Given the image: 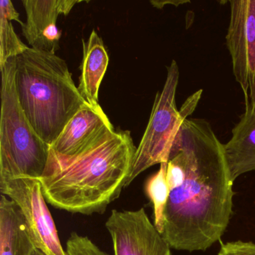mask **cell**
Masks as SVG:
<instances>
[{"label": "cell", "instance_id": "obj_19", "mask_svg": "<svg viewBox=\"0 0 255 255\" xmlns=\"http://www.w3.org/2000/svg\"><path fill=\"white\" fill-rule=\"evenodd\" d=\"M189 2H190L189 1H184V0H183V1H181V0H177V1H156V0L150 1L152 5L155 8H159V9H162L167 4H171L174 6L178 7L179 5L189 3Z\"/></svg>", "mask_w": 255, "mask_h": 255}, {"label": "cell", "instance_id": "obj_3", "mask_svg": "<svg viewBox=\"0 0 255 255\" xmlns=\"http://www.w3.org/2000/svg\"><path fill=\"white\" fill-rule=\"evenodd\" d=\"M16 92L35 132L51 146L86 104L66 62L56 54L26 49L15 57Z\"/></svg>", "mask_w": 255, "mask_h": 255}, {"label": "cell", "instance_id": "obj_14", "mask_svg": "<svg viewBox=\"0 0 255 255\" xmlns=\"http://www.w3.org/2000/svg\"><path fill=\"white\" fill-rule=\"evenodd\" d=\"M168 162L160 164L159 170L147 178L144 185L146 195L153 204L154 226L161 234L164 231L165 210L169 197V187L167 183Z\"/></svg>", "mask_w": 255, "mask_h": 255}, {"label": "cell", "instance_id": "obj_7", "mask_svg": "<svg viewBox=\"0 0 255 255\" xmlns=\"http://www.w3.org/2000/svg\"><path fill=\"white\" fill-rule=\"evenodd\" d=\"M225 41L245 103L255 101V0L230 1Z\"/></svg>", "mask_w": 255, "mask_h": 255}, {"label": "cell", "instance_id": "obj_18", "mask_svg": "<svg viewBox=\"0 0 255 255\" xmlns=\"http://www.w3.org/2000/svg\"><path fill=\"white\" fill-rule=\"evenodd\" d=\"M0 17H3L8 19L10 21L18 22L21 26L24 23L20 20L19 14L14 8L12 2L10 0H1L0 1Z\"/></svg>", "mask_w": 255, "mask_h": 255}, {"label": "cell", "instance_id": "obj_12", "mask_svg": "<svg viewBox=\"0 0 255 255\" xmlns=\"http://www.w3.org/2000/svg\"><path fill=\"white\" fill-rule=\"evenodd\" d=\"M83 60L78 90L85 101L92 106L98 105L100 86L108 68L110 58L102 38L96 31L83 41Z\"/></svg>", "mask_w": 255, "mask_h": 255}, {"label": "cell", "instance_id": "obj_1", "mask_svg": "<svg viewBox=\"0 0 255 255\" xmlns=\"http://www.w3.org/2000/svg\"><path fill=\"white\" fill-rule=\"evenodd\" d=\"M166 178L170 192L162 237L176 250H207L225 234L234 195L223 144L207 121L183 122Z\"/></svg>", "mask_w": 255, "mask_h": 255}, {"label": "cell", "instance_id": "obj_17", "mask_svg": "<svg viewBox=\"0 0 255 255\" xmlns=\"http://www.w3.org/2000/svg\"><path fill=\"white\" fill-rule=\"evenodd\" d=\"M219 255H255V243L236 241L222 244Z\"/></svg>", "mask_w": 255, "mask_h": 255}, {"label": "cell", "instance_id": "obj_15", "mask_svg": "<svg viewBox=\"0 0 255 255\" xmlns=\"http://www.w3.org/2000/svg\"><path fill=\"white\" fill-rule=\"evenodd\" d=\"M28 48L14 32L11 21L0 17V68Z\"/></svg>", "mask_w": 255, "mask_h": 255}, {"label": "cell", "instance_id": "obj_11", "mask_svg": "<svg viewBox=\"0 0 255 255\" xmlns=\"http://www.w3.org/2000/svg\"><path fill=\"white\" fill-rule=\"evenodd\" d=\"M245 112L223 144L225 159L233 180L255 171V101L245 103Z\"/></svg>", "mask_w": 255, "mask_h": 255}, {"label": "cell", "instance_id": "obj_6", "mask_svg": "<svg viewBox=\"0 0 255 255\" xmlns=\"http://www.w3.org/2000/svg\"><path fill=\"white\" fill-rule=\"evenodd\" d=\"M0 191L18 207L37 249L45 255H68L38 179L0 180Z\"/></svg>", "mask_w": 255, "mask_h": 255}, {"label": "cell", "instance_id": "obj_4", "mask_svg": "<svg viewBox=\"0 0 255 255\" xmlns=\"http://www.w3.org/2000/svg\"><path fill=\"white\" fill-rule=\"evenodd\" d=\"M0 69V180H38L45 171L50 146L35 132L20 107L14 81L15 57L7 61Z\"/></svg>", "mask_w": 255, "mask_h": 255}, {"label": "cell", "instance_id": "obj_13", "mask_svg": "<svg viewBox=\"0 0 255 255\" xmlns=\"http://www.w3.org/2000/svg\"><path fill=\"white\" fill-rule=\"evenodd\" d=\"M35 249L18 207L1 195L0 255H32Z\"/></svg>", "mask_w": 255, "mask_h": 255}, {"label": "cell", "instance_id": "obj_20", "mask_svg": "<svg viewBox=\"0 0 255 255\" xmlns=\"http://www.w3.org/2000/svg\"><path fill=\"white\" fill-rule=\"evenodd\" d=\"M32 255H45L44 253L41 252V251L38 250V249H35V251H34L33 253L32 254Z\"/></svg>", "mask_w": 255, "mask_h": 255}, {"label": "cell", "instance_id": "obj_8", "mask_svg": "<svg viewBox=\"0 0 255 255\" xmlns=\"http://www.w3.org/2000/svg\"><path fill=\"white\" fill-rule=\"evenodd\" d=\"M115 255H171V247L145 210H113L106 222Z\"/></svg>", "mask_w": 255, "mask_h": 255}, {"label": "cell", "instance_id": "obj_16", "mask_svg": "<svg viewBox=\"0 0 255 255\" xmlns=\"http://www.w3.org/2000/svg\"><path fill=\"white\" fill-rule=\"evenodd\" d=\"M68 255H110L100 249L89 237L72 233L67 242Z\"/></svg>", "mask_w": 255, "mask_h": 255}, {"label": "cell", "instance_id": "obj_5", "mask_svg": "<svg viewBox=\"0 0 255 255\" xmlns=\"http://www.w3.org/2000/svg\"><path fill=\"white\" fill-rule=\"evenodd\" d=\"M180 71L175 60L167 68L163 89L158 92L145 132L136 148L130 174L125 187L138 175L153 165L168 162L174 139L183 122L193 113L198 105L203 90L191 95L180 110L176 105V92Z\"/></svg>", "mask_w": 255, "mask_h": 255}, {"label": "cell", "instance_id": "obj_9", "mask_svg": "<svg viewBox=\"0 0 255 255\" xmlns=\"http://www.w3.org/2000/svg\"><path fill=\"white\" fill-rule=\"evenodd\" d=\"M26 22L22 32L32 48L56 54L59 49L61 31L56 26L60 14L68 15L76 0H23Z\"/></svg>", "mask_w": 255, "mask_h": 255}, {"label": "cell", "instance_id": "obj_2", "mask_svg": "<svg viewBox=\"0 0 255 255\" xmlns=\"http://www.w3.org/2000/svg\"><path fill=\"white\" fill-rule=\"evenodd\" d=\"M135 151L128 130L108 132L75 156H61L50 149L38 179L46 201L70 213H104L125 188Z\"/></svg>", "mask_w": 255, "mask_h": 255}, {"label": "cell", "instance_id": "obj_10", "mask_svg": "<svg viewBox=\"0 0 255 255\" xmlns=\"http://www.w3.org/2000/svg\"><path fill=\"white\" fill-rule=\"evenodd\" d=\"M115 128L101 106L86 103L67 123L50 146L56 154L73 156L89 148Z\"/></svg>", "mask_w": 255, "mask_h": 255}]
</instances>
